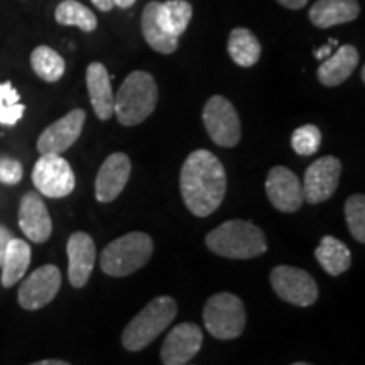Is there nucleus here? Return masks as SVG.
Here are the masks:
<instances>
[{
	"mask_svg": "<svg viewBox=\"0 0 365 365\" xmlns=\"http://www.w3.org/2000/svg\"><path fill=\"white\" fill-rule=\"evenodd\" d=\"M193 17V6L188 0H168L158 2L156 19L164 33L180 39L188 29V24Z\"/></svg>",
	"mask_w": 365,
	"mask_h": 365,
	"instance_id": "4be33fe9",
	"label": "nucleus"
},
{
	"mask_svg": "<svg viewBox=\"0 0 365 365\" xmlns=\"http://www.w3.org/2000/svg\"><path fill=\"white\" fill-rule=\"evenodd\" d=\"M135 4V0H113V6L118 9H130Z\"/></svg>",
	"mask_w": 365,
	"mask_h": 365,
	"instance_id": "e433bc0d",
	"label": "nucleus"
},
{
	"mask_svg": "<svg viewBox=\"0 0 365 365\" xmlns=\"http://www.w3.org/2000/svg\"><path fill=\"white\" fill-rule=\"evenodd\" d=\"M227 49L232 61L242 68L254 66L262 54V46L259 39L245 27H235L232 31L228 36Z\"/></svg>",
	"mask_w": 365,
	"mask_h": 365,
	"instance_id": "b1692460",
	"label": "nucleus"
},
{
	"mask_svg": "<svg viewBox=\"0 0 365 365\" xmlns=\"http://www.w3.org/2000/svg\"><path fill=\"white\" fill-rule=\"evenodd\" d=\"M54 19H56L58 24L75 26L85 31V33H93L98 24L95 14L88 7H85L83 4H80L78 0H63L56 7Z\"/></svg>",
	"mask_w": 365,
	"mask_h": 365,
	"instance_id": "bb28decb",
	"label": "nucleus"
},
{
	"mask_svg": "<svg viewBox=\"0 0 365 365\" xmlns=\"http://www.w3.org/2000/svg\"><path fill=\"white\" fill-rule=\"evenodd\" d=\"M345 218L346 225L352 237L360 244L365 242V196L352 195L345 202Z\"/></svg>",
	"mask_w": 365,
	"mask_h": 365,
	"instance_id": "c85d7f7f",
	"label": "nucleus"
},
{
	"mask_svg": "<svg viewBox=\"0 0 365 365\" xmlns=\"http://www.w3.org/2000/svg\"><path fill=\"white\" fill-rule=\"evenodd\" d=\"M19 227L34 244H44L53 234V222L39 193H26L19 205Z\"/></svg>",
	"mask_w": 365,
	"mask_h": 365,
	"instance_id": "f3484780",
	"label": "nucleus"
},
{
	"mask_svg": "<svg viewBox=\"0 0 365 365\" xmlns=\"http://www.w3.org/2000/svg\"><path fill=\"white\" fill-rule=\"evenodd\" d=\"M203 322L212 336L218 340H234L245 330L247 313L239 296L218 293L205 304Z\"/></svg>",
	"mask_w": 365,
	"mask_h": 365,
	"instance_id": "423d86ee",
	"label": "nucleus"
},
{
	"mask_svg": "<svg viewBox=\"0 0 365 365\" xmlns=\"http://www.w3.org/2000/svg\"><path fill=\"white\" fill-rule=\"evenodd\" d=\"M207 247L213 254L227 259H254L266 254L267 242L264 232L257 225L244 220H228L213 228L207 235Z\"/></svg>",
	"mask_w": 365,
	"mask_h": 365,
	"instance_id": "f03ea898",
	"label": "nucleus"
},
{
	"mask_svg": "<svg viewBox=\"0 0 365 365\" xmlns=\"http://www.w3.org/2000/svg\"><path fill=\"white\" fill-rule=\"evenodd\" d=\"M33 182L39 195L65 198L75 190L76 180L70 163L61 154H41L34 164Z\"/></svg>",
	"mask_w": 365,
	"mask_h": 365,
	"instance_id": "6e6552de",
	"label": "nucleus"
},
{
	"mask_svg": "<svg viewBox=\"0 0 365 365\" xmlns=\"http://www.w3.org/2000/svg\"><path fill=\"white\" fill-rule=\"evenodd\" d=\"M339 46V43H336V39H330V43H328L327 46H323V48H319L314 51V58L317 59H327L330 54H333V49Z\"/></svg>",
	"mask_w": 365,
	"mask_h": 365,
	"instance_id": "473e14b6",
	"label": "nucleus"
},
{
	"mask_svg": "<svg viewBox=\"0 0 365 365\" xmlns=\"http://www.w3.org/2000/svg\"><path fill=\"white\" fill-rule=\"evenodd\" d=\"M59 287H61V272L54 264H46L22 281L17 301L21 308L27 312H36V309L48 307L56 298Z\"/></svg>",
	"mask_w": 365,
	"mask_h": 365,
	"instance_id": "9d476101",
	"label": "nucleus"
},
{
	"mask_svg": "<svg viewBox=\"0 0 365 365\" xmlns=\"http://www.w3.org/2000/svg\"><path fill=\"white\" fill-rule=\"evenodd\" d=\"M68 277L73 287H83L88 282L97 261L95 242L85 232H75L68 239Z\"/></svg>",
	"mask_w": 365,
	"mask_h": 365,
	"instance_id": "dca6fc26",
	"label": "nucleus"
},
{
	"mask_svg": "<svg viewBox=\"0 0 365 365\" xmlns=\"http://www.w3.org/2000/svg\"><path fill=\"white\" fill-rule=\"evenodd\" d=\"M22 175H24V170H22V164L17 159L0 156V182L14 186L21 182Z\"/></svg>",
	"mask_w": 365,
	"mask_h": 365,
	"instance_id": "7c9ffc66",
	"label": "nucleus"
},
{
	"mask_svg": "<svg viewBox=\"0 0 365 365\" xmlns=\"http://www.w3.org/2000/svg\"><path fill=\"white\" fill-rule=\"evenodd\" d=\"M274 293L294 307H312L318 299V284L312 274L299 267L277 266L271 271Z\"/></svg>",
	"mask_w": 365,
	"mask_h": 365,
	"instance_id": "1a4fd4ad",
	"label": "nucleus"
},
{
	"mask_svg": "<svg viewBox=\"0 0 365 365\" xmlns=\"http://www.w3.org/2000/svg\"><path fill=\"white\" fill-rule=\"evenodd\" d=\"M203 345V331L195 323H181L173 328L161 346L164 365H186Z\"/></svg>",
	"mask_w": 365,
	"mask_h": 365,
	"instance_id": "4468645a",
	"label": "nucleus"
},
{
	"mask_svg": "<svg viewBox=\"0 0 365 365\" xmlns=\"http://www.w3.org/2000/svg\"><path fill=\"white\" fill-rule=\"evenodd\" d=\"M31 365H71L65 362V360H58V359H48V360H39V362H34Z\"/></svg>",
	"mask_w": 365,
	"mask_h": 365,
	"instance_id": "c9c22d12",
	"label": "nucleus"
},
{
	"mask_svg": "<svg viewBox=\"0 0 365 365\" xmlns=\"http://www.w3.org/2000/svg\"><path fill=\"white\" fill-rule=\"evenodd\" d=\"M91 2H93V6L102 12H108L113 9V0H91Z\"/></svg>",
	"mask_w": 365,
	"mask_h": 365,
	"instance_id": "f704fd0d",
	"label": "nucleus"
},
{
	"mask_svg": "<svg viewBox=\"0 0 365 365\" xmlns=\"http://www.w3.org/2000/svg\"><path fill=\"white\" fill-rule=\"evenodd\" d=\"M86 120V113L81 108L68 112L65 117L53 122L43 130L38 139V150L41 154H61L80 139Z\"/></svg>",
	"mask_w": 365,
	"mask_h": 365,
	"instance_id": "f8f14e48",
	"label": "nucleus"
},
{
	"mask_svg": "<svg viewBox=\"0 0 365 365\" xmlns=\"http://www.w3.org/2000/svg\"><path fill=\"white\" fill-rule=\"evenodd\" d=\"M26 107L21 103L19 91L14 88L11 81L0 83V124L16 125L24 117Z\"/></svg>",
	"mask_w": 365,
	"mask_h": 365,
	"instance_id": "cd10ccee",
	"label": "nucleus"
},
{
	"mask_svg": "<svg viewBox=\"0 0 365 365\" xmlns=\"http://www.w3.org/2000/svg\"><path fill=\"white\" fill-rule=\"evenodd\" d=\"M291 145L299 156H312L322 145V132L317 125H301L291 135Z\"/></svg>",
	"mask_w": 365,
	"mask_h": 365,
	"instance_id": "c756f323",
	"label": "nucleus"
},
{
	"mask_svg": "<svg viewBox=\"0 0 365 365\" xmlns=\"http://www.w3.org/2000/svg\"><path fill=\"white\" fill-rule=\"evenodd\" d=\"M314 257L330 276H340L352 266V254L349 247L333 235H325L319 240Z\"/></svg>",
	"mask_w": 365,
	"mask_h": 365,
	"instance_id": "5701e85b",
	"label": "nucleus"
},
{
	"mask_svg": "<svg viewBox=\"0 0 365 365\" xmlns=\"http://www.w3.org/2000/svg\"><path fill=\"white\" fill-rule=\"evenodd\" d=\"M158 85L148 71H132L115 95L113 112L125 127L143 124L156 110Z\"/></svg>",
	"mask_w": 365,
	"mask_h": 365,
	"instance_id": "7ed1b4c3",
	"label": "nucleus"
},
{
	"mask_svg": "<svg viewBox=\"0 0 365 365\" xmlns=\"http://www.w3.org/2000/svg\"><path fill=\"white\" fill-rule=\"evenodd\" d=\"M154 242L144 232H129L103 249L100 267L107 276L124 277L134 274L149 262Z\"/></svg>",
	"mask_w": 365,
	"mask_h": 365,
	"instance_id": "39448f33",
	"label": "nucleus"
},
{
	"mask_svg": "<svg viewBox=\"0 0 365 365\" xmlns=\"http://www.w3.org/2000/svg\"><path fill=\"white\" fill-rule=\"evenodd\" d=\"M176 313L178 304L170 296H158L149 301L143 312L132 318V322L122 333L124 349L129 352H139L145 349L171 325L173 319L176 318Z\"/></svg>",
	"mask_w": 365,
	"mask_h": 365,
	"instance_id": "20e7f679",
	"label": "nucleus"
},
{
	"mask_svg": "<svg viewBox=\"0 0 365 365\" xmlns=\"http://www.w3.org/2000/svg\"><path fill=\"white\" fill-rule=\"evenodd\" d=\"M266 193L272 207L282 213H294L303 207V186L299 178L284 166H274L269 171Z\"/></svg>",
	"mask_w": 365,
	"mask_h": 365,
	"instance_id": "ddd939ff",
	"label": "nucleus"
},
{
	"mask_svg": "<svg viewBox=\"0 0 365 365\" xmlns=\"http://www.w3.org/2000/svg\"><path fill=\"white\" fill-rule=\"evenodd\" d=\"M132 164L124 153H113L100 166L95 180V196L100 203H110L118 198L130 178Z\"/></svg>",
	"mask_w": 365,
	"mask_h": 365,
	"instance_id": "2eb2a0df",
	"label": "nucleus"
},
{
	"mask_svg": "<svg viewBox=\"0 0 365 365\" xmlns=\"http://www.w3.org/2000/svg\"><path fill=\"white\" fill-rule=\"evenodd\" d=\"M180 188L182 202L195 217H210L225 198V168L210 150H193L182 163Z\"/></svg>",
	"mask_w": 365,
	"mask_h": 365,
	"instance_id": "f257e3e1",
	"label": "nucleus"
},
{
	"mask_svg": "<svg viewBox=\"0 0 365 365\" xmlns=\"http://www.w3.org/2000/svg\"><path fill=\"white\" fill-rule=\"evenodd\" d=\"M156 9H158V2H149L148 6L144 7L143 12V19H140V29H143V36L150 48L154 51L161 53V54H171L178 49V39L173 38L168 33L159 27L158 19H156Z\"/></svg>",
	"mask_w": 365,
	"mask_h": 365,
	"instance_id": "393cba45",
	"label": "nucleus"
},
{
	"mask_svg": "<svg viewBox=\"0 0 365 365\" xmlns=\"http://www.w3.org/2000/svg\"><path fill=\"white\" fill-rule=\"evenodd\" d=\"M359 66V51L352 44H345L336 48V51L330 54L322 66L318 68V80L325 86H339L349 80Z\"/></svg>",
	"mask_w": 365,
	"mask_h": 365,
	"instance_id": "6ab92c4d",
	"label": "nucleus"
},
{
	"mask_svg": "<svg viewBox=\"0 0 365 365\" xmlns=\"http://www.w3.org/2000/svg\"><path fill=\"white\" fill-rule=\"evenodd\" d=\"M341 175V163L340 159L333 156H323L314 161L312 166H308L304 173L303 186V198L309 205H318L331 198L339 188Z\"/></svg>",
	"mask_w": 365,
	"mask_h": 365,
	"instance_id": "9b49d317",
	"label": "nucleus"
},
{
	"mask_svg": "<svg viewBox=\"0 0 365 365\" xmlns=\"http://www.w3.org/2000/svg\"><path fill=\"white\" fill-rule=\"evenodd\" d=\"M291 365H312V364H307V362H296V364H291Z\"/></svg>",
	"mask_w": 365,
	"mask_h": 365,
	"instance_id": "4c0bfd02",
	"label": "nucleus"
},
{
	"mask_svg": "<svg viewBox=\"0 0 365 365\" xmlns=\"http://www.w3.org/2000/svg\"><path fill=\"white\" fill-rule=\"evenodd\" d=\"M86 88H88L90 102L95 110V115L100 120H108L113 115L115 95H113L107 68L102 63H90L88 68H86Z\"/></svg>",
	"mask_w": 365,
	"mask_h": 365,
	"instance_id": "a211bd4d",
	"label": "nucleus"
},
{
	"mask_svg": "<svg viewBox=\"0 0 365 365\" xmlns=\"http://www.w3.org/2000/svg\"><path fill=\"white\" fill-rule=\"evenodd\" d=\"M203 124L210 139L220 148H235L240 143V118L230 100L222 95H213L205 103Z\"/></svg>",
	"mask_w": 365,
	"mask_h": 365,
	"instance_id": "0eeeda50",
	"label": "nucleus"
},
{
	"mask_svg": "<svg viewBox=\"0 0 365 365\" xmlns=\"http://www.w3.org/2000/svg\"><path fill=\"white\" fill-rule=\"evenodd\" d=\"M12 232L9 230L7 227L0 225V267H2V262H4V255H6V250H7V245L9 242L12 240Z\"/></svg>",
	"mask_w": 365,
	"mask_h": 365,
	"instance_id": "2f4dec72",
	"label": "nucleus"
},
{
	"mask_svg": "<svg viewBox=\"0 0 365 365\" xmlns=\"http://www.w3.org/2000/svg\"><path fill=\"white\" fill-rule=\"evenodd\" d=\"M31 66H33L36 75L48 83H56L58 80H61L66 70V63L61 54L44 44L38 46L31 53Z\"/></svg>",
	"mask_w": 365,
	"mask_h": 365,
	"instance_id": "a878e982",
	"label": "nucleus"
},
{
	"mask_svg": "<svg viewBox=\"0 0 365 365\" xmlns=\"http://www.w3.org/2000/svg\"><path fill=\"white\" fill-rule=\"evenodd\" d=\"M31 257H33L31 245L26 240L12 237V240L7 245L2 262V277H0V282H2L4 287L16 286L24 277L27 269H29Z\"/></svg>",
	"mask_w": 365,
	"mask_h": 365,
	"instance_id": "412c9836",
	"label": "nucleus"
},
{
	"mask_svg": "<svg viewBox=\"0 0 365 365\" xmlns=\"http://www.w3.org/2000/svg\"><path fill=\"white\" fill-rule=\"evenodd\" d=\"M360 6L357 0H317L309 9V21L314 27H328L346 24L359 17Z\"/></svg>",
	"mask_w": 365,
	"mask_h": 365,
	"instance_id": "aec40b11",
	"label": "nucleus"
},
{
	"mask_svg": "<svg viewBox=\"0 0 365 365\" xmlns=\"http://www.w3.org/2000/svg\"><path fill=\"white\" fill-rule=\"evenodd\" d=\"M281 6L287 9H293V11H298V9H303L308 4V0H277Z\"/></svg>",
	"mask_w": 365,
	"mask_h": 365,
	"instance_id": "72a5a7b5",
	"label": "nucleus"
}]
</instances>
